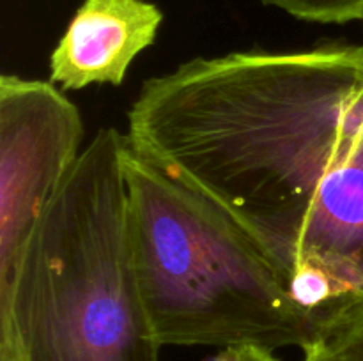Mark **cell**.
Returning a JSON list of instances; mask_svg holds the SVG:
<instances>
[{"mask_svg":"<svg viewBox=\"0 0 363 361\" xmlns=\"http://www.w3.org/2000/svg\"><path fill=\"white\" fill-rule=\"evenodd\" d=\"M126 138L229 214L323 331L363 299V46L191 59L142 85Z\"/></svg>","mask_w":363,"mask_h":361,"instance_id":"cell-1","label":"cell"},{"mask_svg":"<svg viewBox=\"0 0 363 361\" xmlns=\"http://www.w3.org/2000/svg\"><path fill=\"white\" fill-rule=\"evenodd\" d=\"M126 145L99 130L39 219L0 297V361H160L131 250Z\"/></svg>","mask_w":363,"mask_h":361,"instance_id":"cell-2","label":"cell"},{"mask_svg":"<svg viewBox=\"0 0 363 361\" xmlns=\"http://www.w3.org/2000/svg\"><path fill=\"white\" fill-rule=\"evenodd\" d=\"M135 271L162 345L259 347L321 342L259 244L216 204L124 151Z\"/></svg>","mask_w":363,"mask_h":361,"instance_id":"cell-3","label":"cell"},{"mask_svg":"<svg viewBox=\"0 0 363 361\" xmlns=\"http://www.w3.org/2000/svg\"><path fill=\"white\" fill-rule=\"evenodd\" d=\"M84 120L52 81L0 78V297L39 219L80 158Z\"/></svg>","mask_w":363,"mask_h":361,"instance_id":"cell-4","label":"cell"},{"mask_svg":"<svg viewBox=\"0 0 363 361\" xmlns=\"http://www.w3.org/2000/svg\"><path fill=\"white\" fill-rule=\"evenodd\" d=\"M162 21L158 6L145 0H84L50 55V81L62 91L121 85Z\"/></svg>","mask_w":363,"mask_h":361,"instance_id":"cell-5","label":"cell"},{"mask_svg":"<svg viewBox=\"0 0 363 361\" xmlns=\"http://www.w3.org/2000/svg\"><path fill=\"white\" fill-rule=\"evenodd\" d=\"M321 343L330 361H363V299L351 303L326 324Z\"/></svg>","mask_w":363,"mask_h":361,"instance_id":"cell-6","label":"cell"},{"mask_svg":"<svg viewBox=\"0 0 363 361\" xmlns=\"http://www.w3.org/2000/svg\"><path fill=\"white\" fill-rule=\"evenodd\" d=\"M262 4L312 23L363 21V0H262Z\"/></svg>","mask_w":363,"mask_h":361,"instance_id":"cell-7","label":"cell"},{"mask_svg":"<svg viewBox=\"0 0 363 361\" xmlns=\"http://www.w3.org/2000/svg\"><path fill=\"white\" fill-rule=\"evenodd\" d=\"M215 361H279L272 350L259 347H233L223 349Z\"/></svg>","mask_w":363,"mask_h":361,"instance_id":"cell-8","label":"cell"},{"mask_svg":"<svg viewBox=\"0 0 363 361\" xmlns=\"http://www.w3.org/2000/svg\"><path fill=\"white\" fill-rule=\"evenodd\" d=\"M305 357L303 361H330L328 354H326L325 347H323V343H315V345H312L311 349L303 350Z\"/></svg>","mask_w":363,"mask_h":361,"instance_id":"cell-9","label":"cell"}]
</instances>
